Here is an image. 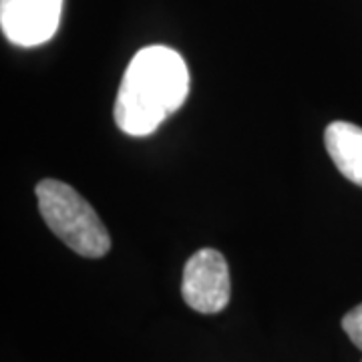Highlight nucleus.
I'll return each instance as SVG.
<instances>
[{"label":"nucleus","mask_w":362,"mask_h":362,"mask_svg":"<svg viewBox=\"0 0 362 362\" xmlns=\"http://www.w3.org/2000/svg\"><path fill=\"white\" fill-rule=\"evenodd\" d=\"M342 328H344V332L352 340V344L362 350V304H358L356 308H352L342 318Z\"/></svg>","instance_id":"obj_6"},{"label":"nucleus","mask_w":362,"mask_h":362,"mask_svg":"<svg viewBox=\"0 0 362 362\" xmlns=\"http://www.w3.org/2000/svg\"><path fill=\"white\" fill-rule=\"evenodd\" d=\"M185 304L202 314H218L232 296L228 262L218 250L204 247L187 259L181 280Z\"/></svg>","instance_id":"obj_3"},{"label":"nucleus","mask_w":362,"mask_h":362,"mask_svg":"<svg viewBox=\"0 0 362 362\" xmlns=\"http://www.w3.org/2000/svg\"><path fill=\"white\" fill-rule=\"evenodd\" d=\"M42 220L51 232L83 258H103L111 250V235L89 202L77 189L59 180L37 185Z\"/></svg>","instance_id":"obj_2"},{"label":"nucleus","mask_w":362,"mask_h":362,"mask_svg":"<svg viewBox=\"0 0 362 362\" xmlns=\"http://www.w3.org/2000/svg\"><path fill=\"white\" fill-rule=\"evenodd\" d=\"M324 145L338 171L362 187V127L334 121L324 131Z\"/></svg>","instance_id":"obj_5"},{"label":"nucleus","mask_w":362,"mask_h":362,"mask_svg":"<svg viewBox=\"0 0 362 362\" xmlns=\"http://www.w3.org/2000/svg\"><path fill=\"white\" fill-rule=\"evenodd\" d=\"M189 71L180 52L153 45L131 59L115 101V123L133 137L151 135L185 103Z\"/></svg>","instance_id":"obj_1"},{"label":"nucleus","mask_w":362,"mask_h":362,"mask_svg":"<svg viewBox=\"0 0 362 362\" xmlns=\"http://www.w3.org/2000/svg\"><path fill=\"white\" fill-rule=\"evenodd\" d=\"M63 0H0L4 37L18 47H39L51 40L61 23Z\"/></svg>","instance_id":"obj_4"}]
</instances>
